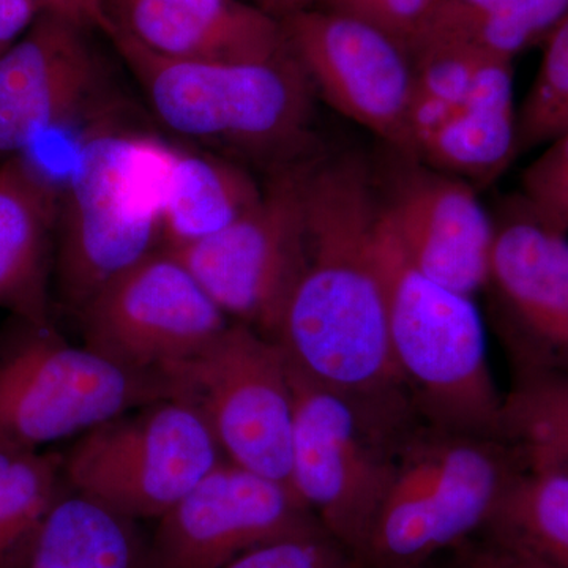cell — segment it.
I'll return each mask as SVG.
<instances>
[{
    "label": "cell",
    "mask_w": 568,
    "mask_h": 568,
    "mask_svg": "<svg viewBox=\"0 0 568 568\" xmlns=\"http://www.w3.org/2000/svg\"><path fill=\"white\" fill-rule=\"evenodd\" d=\"M306 257L276 342L306 377L399 426L418 420L388 339L381 201L354 160L306 170Z\"/></svg>",
    "instance_id": "1"
},
{
    "label": "cell",
    "mask_w": 568,
    "mask_h": 568,
    "mask_svg": "<svg viewBox=\"0 0 568 568\" xmlns=\"http://www.w3.org/2000/svg\"><path fill=\"white\" fill-rule=\"evenodd\" d=\"M173 151L108 118L82 140L62 185L54 254L58 293L74 312L155 252Z\"/></svg>",
    "instance_id": "2"
},
{
    "label": "cell",
    "mask_w": 568,
    "mask_h": 568,
    "mask_svg": "<svg viewBox=\"0 0 568 568\" xmlns=\"http://www.w3.org/2000/svg\"><path fill=\"white\" fill-rule=\"evenodd\" d=\"M376 244L392 355L417 417L446 432L506 437V398L493 379L474 297L433 282L407 263L381 211Z\"/></svg>",
    "instance_id": "3"
},
{
    "label": "cell",
    "mask_w": 568,
    "mask_h": 568,
    "mask_svg": "<svg viewBox=\"0 0 568 568\" xmlns=\"http://www.w3.org/2000/svg\"><path fill=\"white\" fill-rule=\"evenodd\" d=\"M416 429L396 452L390 484L358 552L364 568H424L465 545L487 529L521 459V448L507 437Z\"/></svg>",
    "instance_id": "4"
},
{
    "label": "cell",
    "mask_w": 568,
    "mask_h": 568,
    "mask_svg": "<svg viewBox=\"0 0 568 568\" xmlns=\"http://www.w3.org/2000/svg\"><path fill=\"white\" fill-rule=\"evenodd\" d=\"M108 37L156 118L181 136L267 153L304 133L310 81L293 52L268 62H186L155 54L115 29Z\"/></svg>",
    "instance_id": "5"
},
{
    "label": "cell",
    "mask_w": 568,
    "mask_h": 568,
    "mask_svg": "<svg viewBox=\"0 0 568 568\" xmlns=\"http://www.w3.org/2000/svg\"><path fill=\"white\" fill-rule=\"evenodd\" d=\"M14 321L0 339V444L41 450L170 398L162 377L71 346L52 324Z\"/></svg>",
    "instance_id": "6"
},
{
    "label": "cell",
    "mask_w": 568,
    "mask_h": 568,
    "mask_svg": "<svg viewBox=\"0 0 568 568\" xmlns=\"http://www.w3.org/2000/svg\"><path fill=\"white\" fill-rule=\"evenodd\" d=\"M170 398L189 403L231 463L291 487L294 390L283 346L227 324L196 354L159 373ZM294 491V489H293Z\"/></svg>",
    "instance_id": "7"
},
{
    "label": "cell",
    "mask_w": 568,
    "mask_h": 568,
    "mask_svg": "<svg viewBox=\"0 0 568 568\" xmlns=\"http://www.w3.org/2000/svg\"><path fill=\"white\" fill-rule=\"evenodd\" d=\"M290 361V358H287ZM294 390L291 487L325 532L357 556L394 473L403 432L306 377Z\"/></svg>",
    "instance_id": "8"
},
{
    "label": "cell",
    "mask_w": 568,
    "mask_h": 568,
    "mask_svg": "<svg viewBox=\"0 0 568 568\" xmlns=\"http://www.w3.org/2000/svg\"><path fill=\"white\" fill-rule=\"evenodd\" d=\"M220 452L193 406L162 398L80 436L63 455V478L125 517L159 519L222 462Z\"/></svg>",
    "instance_id": "9"
},
{
    "label": "cell",
    "mask_w": 568,
    "mask_h": 568,
    "mask_svg": "<svg viewBox=\"0 0 568 568\" xmlns=\"http://www.w3.org/2000/svg\"><path fill=\"white\" fill-rule=\"evenodd\" d=\"M306 170L276 174L220 233L168 250L226 316L278 339L306 257Z\"/></svg>",
    "instance_id": "10"
},
{
    "label": "cell",
    "mask_w": 568,
    "mask_h": 568,
    "mask_svg": "<svg viewBox=\"0 0 568 568\" xmlns=\"http://www.w3.org/2000/svg\"><path fill=\"white\" fill-rule=\"evenodd\" d=\"M77 313L82 346L155 376L203 349L230 324L192 272L164 248L104 284Z\"/></svg>",
    "instance_id": "11"
},
{
    "label": "cell",
    "mask_w": 568,
    "mask_h": 568,
    "mask_svg": "<svg viewBox=\"0 0 568 568\" xmlns=\"http://www.w3.org/2000/svg\"><path fill=\"white\" fill-rule=\"evenodd\" d=\"M310 84L339 114L410 151L414 63L390 33L332 9H298L283 24Z\"/></svg>",
    "instance_id": "12"
},
{
    "label": "cell",
    "mask_w": 568,
    "mask_h": 568,
    "mask_svg": "<svg viewBox=\"0 0 568 568\" xmlns=\"http://www.w3.org/2000/svg\"><path fill=\"white\" fill-rule=\"evenodd\" d=\"M324 530L278 481L220 462L163 517L151 545L156 568H223L282 538Z\"/></svg>",
    "instance_id": "13"
},
{
    "label": "cell",
    "mask_w": 568,
    "mask_h": 568,
    "mask_svg": "<svg viewBox=\"0 0 568 568\" xmlns=\"http://www.w3.org/2000/svg\"><path fill=\"white\" fill-rule=\"evenodd\" d=\"M103 71L88 31L41 11L0 55V153L29 152L50 133H69L92 112Z\"/></svg>",
    "instance_id": "14"
},
{
    "label": "cell",
    "mask_w": 568,
    "mask_h": 568,
    "mask_svg": "<svg viewBox=\"0 0 568 568\" xmlns=\"http://www.w3.org/2000/svg\"><path fill=\"white\" fill-rule=\"evenodd\" d=\"M489 283L514 324L521 373H568V234L521 203L495 226Z\"/></svg>",
    "instance_id": "15"
},
{
    "label": "cell",
    "mask_w": 568,
    "mask_h": 568,
    "mask_svg": "<svg viewBox=\"0 0 568 568\" xmlns=\"http://www.w3.org/2000/svg\"><path fill=\"white\" fill-rule=\"evenodd\" d=\"M381 215L407 263L433 282L470 297L489 283L495 226L462 179L414 174Z\"/></svg>",
    "instance_id": "16"
},
{
    "label": "cell",
    "mask_w": 568,
    "mask_h": 568,
    "mask_svg": "<svg viewBox=\"0 0 568 568\" xmlns=\"http://www.w3.org/2000/svg\"><path fill=\"white\" fill-rule=\"evenodd\" d=\"M104 7L112 29L175 61L268 62L291 55L283 24L241 0H104Z\"/></svg>",
    "instance_id": "17"
},
{
    "label": "cell",
    "mask_w": 568,
    "mask_h": 568,
    "mask_svg": "<svg viewBox=\"0 0 568 568\" xmlns=\"http://www.w3.org/2000/svg\"><path fill=\"white\" fill-rule=\"evenodd\" d=\"M61 186L26 153L0 164V308L50 325L52 237Z\"/></svg>",
    "instance_id": "18"
},
{
    "label": "cell",
    "mask_w": 568,
    "mask_h": 568,
    "mask_svg": "<svg viewBox=\"0 0 568 568\" xmlns=\"http://www.w3.org/2000/svg\"><path fill=\"white\" fill-rule=\"evenodd\" d=\"M10 568H156L136 519L65 491Z\"/></svg>",
    "instance_id": "19"
},
{
    "label": "cell",
    "mask_w": 568,
    "mask_h": 568,
    "mask_svg": "<svg viewBox=\"0 0 568 568\" xmlns=\"http://www.w3.org/2000/svg\"><path fill=\"white\" fill-rule=\"evenodd\" d=\"M517 444L521 459L485 530L504 547L568 568V462Z\"/></svg>",
    "instance_id": "20"
},
{
    "label": "cell",
    "mask_w": 568,
    "mask_h": 568,
    "mask_svg": "<svg viewBox=\"0 0 568 568\" xmlns=\"http://www.w3.org/2000/svg\"><path fill=\"white\" fill-rule=\"evenodd\" d=\"M568 14V0H440L407 44L410 58L463 50L514 62Z\"/></svg>",
    "instance_id": "21"
},
{
    "label": "cell",
    "mask_w": 568,
    "mask_h": 568,
    "mask_svg": "<svg viewBox=\"0 0 568 568\" xmlns=\"http://www.w3.org/2000/svg\"><path fill=\"white\" fill-rule=\"evenodd\" d=\"M261 194L252 175L237 164L174 148L160 213L163 248L220 233L253 207Z\"/></svg>",
    "instance_id": "22"
},
{
    "label": "cell",
    "mask_w": 568,
    "mask_h": 568,
    "mask_svg": "<svg viewBox=\"0 0 568 568\" xmlns=\"http://www.w3.org/2000/svg\"><path fill=\"white\" fill-rule=\"evenodd\" d=\"M515 106L463 104L418 136L413 152L454 178L491 179L518 155Z\"/></svg>",
    "instance_id": "23"
},
{
    "label": "cell",
    "mask_w": 568,
    "mask_h": 568,
    "mask_svg": "<svg viewBox=\"0 0 568 568\" xmlns=\"http://www.w3.org/2000/svg\"><path fill=\"white\" fill-rule=\"evenodd\" d=\"M67 489L63 455L0 444V568H10Z\"/></svg>",
    "instance_id": "24"
},
{
    "label": "cell",
    "mask_w": 568,
    "mask_h": 568,
    "mask_svg": "<svg viewBox=\"0 0 568 568\" xmlns=\"http://www.w3.org/2000/svg\"><path fill=\"white\" fill-rule=\"evenodd\" d=\"M504 436L568 462V373H521L504 406Z\"/></svg>",
    "instance_id": "25"
},
{
    "label": "cell",
    "mask_w": 568,
    "mask_h": 568,
    "mask_svg": "<svg viewBox=\"0 0 568 568\" xmlns=\"http://www.w3.org/2000/svg\"><path fill=\"white\" fill-rule=\"evenodd\" d=\"M518 153L568 130V14L547 37L536 81L518 114Z\"/></svg>",
    "instance_id": "26"
},
{
    "label": "cell",
    "mask_w": 568,
    "mask_h": 568,
    "mask_svg": "<svg viewBox=\"0 0 568 568\" xmlns=\"http://www.w3.org/2000/svg\"><path fill=\"white\" fill-rule=\"evenodd\" d=\"M526 168L521 203L537 220L568 234V130Z\"/></svg>",
    "instance_id": "27"
},
{
    "label": "cell",
    "mask_w": 568,
    "mask_h": 568,
    "mask_svg": "<svg viewBox=\"0 0 568 568\" xmlns=\"http://www.w3.org/2000/svg\"><path fill=\"white\" fill-rule=\"evenodd\" d=\"M223 568H364L357 556L325 530L271 541Z\"/></svg>",
    "instance_id": "28"
},
{
    "label": "cell",
    "mask_w": 568,
    "mask_h": 568,
    "mask_svg": "<svg viewBox=\"0 0 568 568\" xmlns=\"http://www.w3.org/2000/svg\"><path fill=\"white\" fill-rule=\"evenodd\" d=\"M327 9L343 11L390 33L407 44L417 36L440 0H324Z\"/></svg>",
    "instance_id": "29"
},
{
    "label": "cell",
    "mask_w": 568,
    "mask_h": 568,
    "mask_svg": "<svg viewBox=\"0 0 568 568\" xmlns=\"http://www.w3.org/2000/svg\"><path fill=\"white\" fill-rule=\"evenodd\" d=\"M457 549L458 568H558L517 549L504 547L491 538L481 544L466 541Z\"/></svg>",
    "instance_id": "30"
},
{
    "label": "cell",
    "mask_w": 568,
    "mask_h": 568,
    "mask_svg": "<svg viewBox=\"0 0 568 568\" xmlns=\"http://www.w3.org/2000/svg\"><path fill=\"white\" fill-rule=\"evenodd\" d=\"M41 10L54 14L63 21H69L84 31L111 32L104 0H40Z\"/></svg>",
    "instance_id": "31"
},
{
    "label": "cell",
    "mask_w": 568,
    "mask_h": 568,
    "mask_svg": "<svg viewBox=\"0 0 568 568\" xmlns=\"http://www.w3.org/2000/svg\"><path fill=\"white\" fill-rule=\"evenodd\" d=\"M41 11L40 0H0V55L29 31Z\"/></svg>",
    "instance_id": "32"
},
{
    "label": "cell",
    "mask_w": 568,
    "mask_h": 568,
    "mask_svg": "<svg viewBox=\"0 0 568 568\" xmlns=\"http://www.w3.org/2000/svg\"><path fill=\"white\" fill-rule=\"evenodd\" d=\"M287 2H291V0H287ZM294 2H304V0H294Z\"/></svg>",
    "instance_id": "33"
}]
</instances>
